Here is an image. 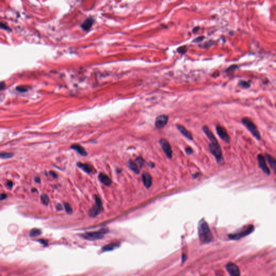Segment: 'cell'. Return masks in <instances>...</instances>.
Masks as SVG:
<instances>
[{"label": "cell", "instance_id": "6da1fadb", "mask_svg": "<svg viewBox=\"0 0 276 276\" xmlns=\"http://www.w3.org/2000/svg\"><path fill=\"white\" fill-rule=\"evenodd\" d=\"M199 235L200 241L203 243H208L213 240V236L210 229L205 221H202L199 226Z\"/></svg>", "mask_w": 276, "mask_h": 276}, {"label": "cell", "instance_id": "7a4b0ae2", "mask_svg": "<svg viewBox=\"0 0 276 276\" xmlns=\"http://www.w3.org/2000/svg\"><path fill=\"white\" fill-rule=\"evenodd\" d=\"M255 230V227L252 224L245 226L241 228L238 231L228 235V237L231 240H239L242 238L252 233Z\"/></svg>", "mask_w": 276, "mask_h": 276}, {"label": "cell", "instance_id": "3957f363", "mask_svg": "<svg viewBox=\"0 0 276 276\" xmlns=\"http://www.w3.org/2000/svg\"><path fill=\"white\" fill-rule=\"evenodd\" d=\"M242 124L244 125L250 132L252 135L258 140H261V136L259 131L255 124L251 120L250 118L245 117L241 120Z\"/></svg>", "mask_w": 276, "mask_h": 276}, {"label": "cell", "instance_id": "277c9868", "mask_svg": "<svg viewBox=\"0 0 276 276\" xmlns=\"http://www.w3.org/2000/svg\"><path fill=\"white\" fill-rule=\"evenodd\" d=\"M108 232V229L107 228H103L97 231L87 232L84 234L81 235L82 237L89 241H96L98 239H102L104 237V235Z\"/></svg>", "mask_w": 276, "mask_h": 276}, {"label": "cell", "instance_id": "5b68a950", "mask_svg": "<svg viewBox=\"0 0 276 276\" xmlns=\"http://www.w3.org/2000/svg\"><path fill=\"white\" fill-rule=\"evenodd\" d=\"M210 152L215 157L217 162H221L223 158L222 156V152L220 145L218 142H211L209 145Z\"/></svg>", "mask_w": 276, "mask_h": 276}, {"label": "cell", "instance_id": "8992f818", "mask_svg": "<svg viewBox=\"0 0 276 276\" xmlns=\"http://www.w3.org/2000/svg\"><path fill=\"white\" fill-rule=\"evenodd\" d=\"M95 200L96 205L89 211V216L90 217H96L101 213L103 206L101 199L97 195L95 196Z\"/></svg>", "mask_w": 276, "mask_h": 276}, {"label": "cell", "instance_id": "52a82bcc", "mask_svg": "<svg viewBox=\"0 0 276 276\" xmlns=\"http://www.w3.org/2000/svg\"><path fill=\"white\" fill-rule=\"evenodd\" d=\"M216 129L217 133L223 141L227 143L230 142V137L227 130L224 127H223L220 125H217L216 126Z\"/></svg>", "mask_w": 276, "mask_h": 276}, {"label": "cell", "instance_id": "ba28073f", "mask_svg": "<svg viewBox=\"0 0 276 276\" xmlns=\"http://www.w3.org/2000/svg\"><path fill=\"white\" fill-rule=\"evenodd\" d=\"M160 144L161 146V147L163 150V152H165L168 158H172V147L170 146V144L169 143V142L166 140L162 139L160 141Z\"/></svg>", "mask_w": 276, "mask_h": 276}, {"label": "cell", "instance_id": "9c48e42d", "mask_svg": "<svg viewBox=\"0 0 276 276\" xmlns=\"http://www.w3.org/2000/svg\"><path fill=\"white\" fill-rule=\"evenodd\" d=\"M257 160L258 161L259 166L262 169L263 172H264V173L266 175H270V170L266 165L265 157L262 154H259L257 156Z\"/></svg>", "mask_w": 276, "mask_h": 276}, {"label": "cell", "instance_id": "30bf717a", "mask_svg": "<svg viewBox=\"0 0 276 276\" xmlns=\"http://www.w3.org/2000/svg\"><path fill=\"white\" fill-rule=\"evenodd\" d=\"M168 120V117L166 115H160L156 118L155 125L157 128H162L166 126Z\"/></svg>", "mask_w": 276, "mask_h": 276}, {"label": "cell", "instance_id": "8fae6325", "mask_svg": "<svg viewBox=\"0 0 276 276\" xmlns=\"http://www.w3.org/2000/svg\"><path fill=\"white\" fill-rule=\"evenodd\" d=\"M226 269L228 273L233 276H239L240 275V271L238 267L234 263L228 264L226 265Z\"/></svg>", "mask_w": 276, "mask_h": 276}, {"label": "cell", "instance_id": "7c38bea8", "mask_svg": "<svg viewBox=\"0 0 276 276\" xmlns=\"http://www.w3.org/2000/svg\"><path fill=\"white\" fill-rule=\"evenodd\" d=\"M142 179L143 185L147 188H149L151 186H152V179L150 175L147 172L143 173L142 175Z\"/></svg>", "mask_w": 276, "mask_h": 276}, {"label": "cell", "instance_id": "4fadbf2b", "mask_svg": "<svg viewBox=\"0 0 276 276\" xmlns=\"http://www.w3.org/2000/svg\"><path fill=\"white\" fill-rule=\"evenodd\" d=\"M98 179L104 185L106 186H110L112 183V181L110 177L105 173H100L98 175Z\"/></svg>", "mask_w": 276, "mask_h": 276}, {"label": "cell", "instance_id": "5bb4252c", "mask_svg": "<svg viewBox=\"0 0 276 276\" xmlns=\"http://www.w3.org/2000/svg\"><path fill=\"white\" fill-rule=\"evenodd\" d=\"M176 127H177V128L180 131V132L185 137H186L187 139L190 140H193V137L192 134L185 127L181 125H177Z\"/></svg>", "mask_w": 276, "mask_h": 276}, {"label": "cell", "instance_id": "9a60e30c", "mask_svg": "<svg viewBox=\"0 0 276 276\" xmlns=\"http://www.w3.org/2000/svg\"><path fill=\"white\" fill-rule=\"evenodd\" d=\"M265 157L269 165L270 166V167L276 174V160L272 156L268 154H265Z\"/></svg>", "mask_w": 276, "mask_h": 276}, {"label": "cell", "instance_id": "2e32d148", "mask_svg": "<svg viewBox=\"0 0 276 276\" xmlns=\"http://www.w3.org/2000/svg\"><path fill=\"white\" fill-rule=\"evenodd\" d=\"M77 166L82 169L84 172L86 173H91L93 170V168L89 164L87 163H82L81 162H78L77 164Z\"/></svg>", "mask_w": 276, "mask_h": 276}, {"label": "cell", "instance_id": "e0dca14e", "mask_svg": "<svg viewBox=\"0 0 276 276\" xmlns=\"http://www.w3.org/2000/svg\"><path fill=\"white\" fill-rule=\"evenodd\" d=\"M203 131H204V132L205 133V134L207 135V137L209 138V139L210 140V141H211V142H218L217 140V139H216V137L215 136V135L211 132V130H210L208 128V127L203 126Z\"/></svg>", "mask_w": 276, "mask_h": 276}, {"label": "cell", "instance_id": "ac0fdd59", "mask_svg": "<svg viewBox=\"0 0 276 276\" xmlns=\"http://www.w3.org/2000/svg\"><path fill=\"white\" fill-rule=\"evenodd\" d=\"M71 147L72 149L76 150L79 154L82 156H86L88 155L86 151L85 150L84 148L79 145V144H74V145H72Z\"/></svg>", "mask_w": 276, "mask_h": 276}, {"label": "cell", "instance_id": "d6986e66", "mask_svg": "<svg viewBox=\"0 0 276 276\" xmlns=\"http://www.w3.org/2000/svg\"><path fill=\"white\" fill-rule=\"evenodd\" d=\"M118 247H119V244H117V243H112V244H110L103 246L102 248V251L104 252L112 251L113 250L118 248Z\"/></svg>", "mask_w": 276, "mask_h": 276}, {"label": "cell", "instance_id": "ffe728a7", "mask_svg": "<svg viewBox=\"0 0 276 276\" xmlns=\"http://www.w3.org/2000/svg\"><path fill=\"white\" fill-rule=\"evenodd\" d=\"M128 164V166L129 168L132 170V171H133L134 173L136 174H139V168H138V166L137 165V163L135 162H134L132 160H129Z\"/></svg>", "mask_w": 276, "mask_h": 276}, {"label": "cell", "instance_id": "44dd1931", "mask_svg": "<svg viewBox=\"0 0 276 276\" xmlns=\"http://www.w3.org/2000/svg\"><path fill=\"white\" fill-rule=\"evenodd\" d=\"M42 233V231L40 229L33 228L30 231L29 235H30V237L33 238V237H37V236L41 235Z\"/></svg>", "mask_w": 276, "mask_h": 276}, {"label": "cell", "instance_id": "7402d4cb", "mask_svg": "<svg viewBox=\"0 0 276 276\" xmlns=\"http://www.w3.org/2000/svg\"><path fill=\"white\" fill-rule=\"evenodd\" d=\"M41 200L43 204L45 206H48L49 205V199L48 195H47L45 194H42L41 196Z\"/></svg>", "mask_w": 276, "mask_h": 276}, {"label": "cell", "instance_id": "603a6c76", "mask_svg": "<svg viewBox=\"0 0 276 276\" xmlns=\"http://www.w3.org/2000/svg\"><path fill=\"white\" fill-rule=\"evenodd\" d=\"M238 85L239 86H240L241 87L243 88H244V89H248L249 88H250V83L245 81H239V83H238Z\"/></svg>", "mask_w": 276, "mask_h": 276}, {"label": "cell", "instance_id": "cb8c5ba5", "mask_svg": "<svg viewBox=\"0 0 276 276\" xmlns=\"http://www.w3.org/2000/svg\"><path fill=\"white\" fill-rule=\"evenodd\" d=\"M64 206L65 210V211H66L67 213L69 214H71L72 213V212H73V210H72L71 206L69 204V203H65L64 204Z\"/></svg>", "mask_w": 276, "mask_h": 276}, {"label": "cell", "instance_id": "d4e9b609", "mask_svg": "<svg viewBox=\"0 0 276 276\" xmlns=\"http://www.w3.org/2000/svg\"><path fill=\"white\" fill-rule=\"evenodd\" d=\"M13 156V154L11 153L2 152L1 153V157L2 159H9Z\"/></svg>", "mask_w": 276, "mask_h": 276}, {"label": "cell", "instance_id": "484cf974", "mask_svg": "<svg viewBox=\"0 0 276 276\" xmlns=\"http://www.w3.org/2000/svg\"><path fill=\"white\" fill-rule=\"evenodd\" d=\"M92 22H93V21H91V19H89L87 21H85V22L84 23V24L83 25V27L85 29H89L90 27V26L91 25V23Z\"/></svg>", "mask_w": 276, "mask_h": 276}, {"label": "cell", "instance_id": "4316f807", "mask_svg": "<svg viewBox=\"0 0 276 276\" xmlns=\"http://www.w3.org/2000/svg\"><path fill=\"white\" fill-rule=\"evenodd\" d=\"M135 162L137 163V165H139L140 167H141L144 164V160L142 158H141V157H139L138 158H137L135 160Z\"/></svg>", "mask_w": 276, "mask_h": 276}, {"label": "cell", "instance_id": "83f0119b", "mask_svg": "<svg viewBox=\"0 0 276 276\" xmlns=\"http://www.w3.org/2000/svg\"><path fill=\"white\" fill-rule=\"evenodd\" d=\"M187 50V48L186 47H185V46H182V47H181L177 49V52H179L180 54H182L186 53Z\"/></svg>", "mask_w": 276, "mask_h": 276}, {"label": "cell", "instance_id": "f1b7e54d", "mask_svg": "<svg viewBox=\"0 0 276 276\" xmlns=\"http://www.w3.org/2000/svg\"><path fill=\"white\" fill-rule=\"evenodd\" d=\"M238 66L236 65H231V66L229 68L227 69V70H226V72H232L233 71H234L235 70L237 69L238 68Z\"/></svg>", "mask_w": 276, "mask_h": 276}, {"label": "cell", "instance_id": "f546056e", "mask_svg": "<svg viewBox=\"0 0 276 276\" xmlns=\"http://www.w3.org/2000/svg\"><path fill=\"white\" fill-rule=\"evenodd\" d=\"M37 241L39 243H41L42 244H43V245H44L45 246H47L48 245V241L47 240H45V239H38L37 240Z\"/></svg>", "mask_w": 276, "mask_h": 276}, {"label": "cell", "instance_id": "4dcf8cb0", "mask_svg": "<svg viewBox=\"0 0 276 276\" xmlns=\"http://www.w3.org/2000/svg\"><path fill=\"white\" fill-rule=\"evenodd\" d=\"M16 90H18V91L21 92H25L27 91V89H26L25 88L23 87V86H19V87H17L16 88Z\"/></svg>", "mask_w": 276, "mask_h": 276}, {"label": "cell", "instance_id": "1f68e13d", "mask_svg": "<svg viewBox=\"0 0 276 276\" xmlns=\"http://www.w3.org/2000/svg\"><path fill=\"white\" fill-rule=\"evenodd\" d=\"M203 39H204V37H203V36H200V37H198V38H195V39H194V42H197V43L200 42H201L202 41H203Z\"/></svg>", "mask_w": 276, "mask_h": 276}, {"label": "cell", "instance_id": "d6a6232c", "mask_svg": "<svg viewBox=\"0 0 276 276\" xmlns=\"http://www.w3.org/2000/svg\"><path fill=\"white\" fill-rule=\"evenodd\" d=\"M49 174H50V175L52 177H53L54 178H55V179L57 178L58 175H57V174L56 173H55L54 172H53V171H50V172H49Z\"/></svg>", "mask_w": 276, "mask_h": 276}, {"label": "cell", "instance_id": "836d02e7", "mask_svg": "<svg viewBox=\"0 0 276 276\" xmlns=\"http://www.w3.org/2000/svg\"><path fill=\"white\" fill-rule=\"evenodd\" d=\"M186 152L188 154H191L193 153V149L190 147H187L186 148Z\"/></svg>", "mask_w": 276, "mask_h": 276}, {"label": "cell", "instance_id": "e575fe53", "mask_svg": "<svg viewBox=\"0 0 276 276\" xmlns=\"http://www.w3.org/2000/svg\"><path fill=\"white\" fill-rule=\"evenodd\" d=\"M6 186H7L9 188H12V186H13V183L10 181H8L6 182Z\"/></svg>", "mask_w": 276, "mask_h": 276}, {"label": "cell", "instance_id": "d590c367", "mask_svg": "<svg viewBox=\"0 0 276 276\" xmlns=\"http://www.w3.org/2000/svg\"><path fill=\"white\" fill-rule=\"evenodd\" d=\"M56 208V209L57 210H63L62 206L61 204H59V203L57 205Z\"/></svg>", "mask_w": 276, "mask_h": 276}, {"label": "cell", "instance_id": "8d00e7d4", "mask_svg": "<svg viewBox=\"0 0 276 276\" xmlns=\"http://www.w3.org/2000/svg\"><path fill=\"white\" fill-rule=\"evenodd\" d=\"M6 198H7V195H6L5 194H4V193L1 194V200H3L5 199Z\"/></svg>", "mask_w": 276, "mask_h": 276}, {"label": "cell", "instance_id": "74e56055", "mask_svg": "<svg viewBox=\"0 0 276 276\" xmlns=\"http://www.w3.org/2000/svg\"><path fill=\"white\" fill-rule=\"evenodd\" d=\"M34 180H35V181L36 183H40V182H41L40 178H39V177H38V176H36V177H35V178H34Z\"/></svg>", "mask_w": 276, "mask_h": 276}, {"label": "cell", "instance_id": "f35d334b", "mask_svg": "<svg viewBox=\"0 0 276 276\" xmlns=\"http://www.w3.org/2000/svg\"><path fill=\"white\" fill-rule=\"evenodd\" d=\"M199 29V27H196L194 29H193V32L194 33H195L196 32H198V30Z\"/></svg>", "mask_w": 276, "mask_h": 276}]
</instances>
